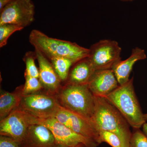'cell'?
Segmentation results:
<instances>
[{"mask_svg":"<svg viewBox=\"0 0 147 147\" xmlns=\"http://www.w3.org/2000/svg\"><path fill=\"white\" fill-rule=\"evenodd\" d=\"M26 79L23 88V95L32 94L44 90L39 78L24 75Z\"/></svg>","mask_w":147,"mask_h":147,"instance_id":"cell-19","label":"cell"},{"mask_svg":"<svg viewBox=\"0 0 147 147\" xmlns=\"http://www.w3.org/2000/svg\"><path fill=\"white\" fill-rule=\"evenodd\" d=\"M88 85L94 95L101 97L107 96L119 86L112 69L95 71Z\"/></svg>","mask_w":147,"mask_h":147,"instance_id":"cell-12","label":"cell"},{"mask_svg":"<svg viewBox=\"0 0 147 147\" xmlns=\"http://www.w3.org/2000/svg\"><path fill=\"white\" fill-rule=\"evenodd\" d=\"M61 106L56 95L44 91L23 95L18 108L37 118L55 117Z\"/></svg>","mask_w":147,"mask_h":147,"instance_id":"cell-5","label":"cell"},{"mask_svg":"<svg viewBox=\"0 0 147 147\" xmlns=\"http://www.w3.org/2000/svg\"><path fill=\"white\" fill-rule=\"evenodd\" d=\"M56 144L53 132L47 127L39 123L32 124L21 143L22 147H53Z\"/></svg>","mask_w":147,"mask_h":147,"instance_id":"cell-13","label":"cell"},{"mask_svg":"<svg viewBox=\"0 0 147 147\" xmlns=\"http://www.w3.org/2000/svg\"><path fill=\"white\" fill-rule=\"evenodd\" d=\"M55 117L72 131L101 144L98 131L91 122L61 107Z\"/></svg>","mask_w":147,"mask_h":147,"instance_id":"cell-10","label":"cell"},{"mask_svg":"<svg viewBox=\"0 0 147 147\" xmlns=\"http://www.w3.org/2000/svg\"><path fill=\"white\" fill-rule=\"evenodd\" d=\"M53 147H87L84 144H80L78 145L75 146H65V145H63L61 144H56Z\"/></svg>","mask_w":147,"mask_h":147,"instance_id":"cell-25","label":"cell"},{"mask_svg":"<svg viewBox=\"0 0 147 147\" xmlns=\"http://www.w3.org/2000/svg\"><path fill=\"white\" fill-rule=\"evenodd\" d=\"M56 96L61 107L91 122L95 97L88 84H65Z\"/></svg>","mask_w":147,"mask_h":147,"instance_id":"cell-4","label":"cell"},{"mask_svg":"<svg viewBox=\"0 0 147 147\" xmlns=\"http://www.w3.org/2000/svg\"><path fill=\"white\" fill-rule=\"evenodd\" d=\"M143 131L147 137V123L146 122L142 126Z\"/></svg>","mask_w":147,"mask_h":147,"instance_id":"cell-26","label":"cell"},{"mask_svg":"<svg viewBox=\"0 0 147 147\" xmlns=\"http://www.w3.org/2000/svg\"><path fill=\"white\" fill-rule=\"evenodd\" d=\"M101 143L105 142L112 147H122L120 139L115 133L105 130L98 131Z\"/></svg>","mask_w":147,"mask_h":147,"instance_id":"cell-21","label":"cell"},{"mask_svg":"<svg viewBox=\"0 0 147 147\" xmlns=\"http://www.w3.org/2000/svg\"><path fill=\"white\" fill-rule=\"evenodd\" d=\"M29 40L35 49L41 51L50 60L54 58L65 57L75 63L89 55V49L75 42L50 37L38 30H32Z\"/></svg>","mask_w":147,"mask_h":147,"instance_id":"cell-2","label":"cell"},{"mask_svg":"<svg viewBox=\"0 0 147 147\" xmlns=\"http://www.w3.org/2000/svg\"><path fill=\"white\" fill-rule=\"evenodd\" d=\"M119 111L131 127L140 129L146 122L134 91V77L105 97Z\"/></svg>","mask_w":147,"mask_h":147,"instance_id":"cell-3","label":"cell"},{"mask_svg":"<svg viewBox=\"0 0 147 147\" xmlns=\"http://www.w3.org/2000/svg\"><path fill=\"white\" fill-rule=\"evenodd\" d=\"M119 1L124 2H131L132 1H134V0H119Z\"/></svg>","mask_w":147,"mask_h":147,"instance_id":"cell-28","label":"cell"},{"mask_svg":"<svg viewBox=\"0 0 147 147\" xmlns=\"http://www.w3.org/2000/svg\"><path fill=\"white\" fill-rule=\"evenodd\" d=\"M14 0H0V11Z\"/></svg>","mask_w":147,"mask_h":147,"instance_id":"cell-24","label":"cell"},{"mask_svg":"<svg viewBox=\"0 0 147 147\" xmlns=\"http://www.w3.org/2000/svg\"><path fill=\"white\" fill-rule=\"evenodd\" d=\"M95 71L88 57L84 58L74 64L69 71L65 84L74 85L88 84Z\"/></svg>","mask_w":147,"mask_h":147,"instance_id":"cell-15","label":"cell"},{"mask_svg":"<svg viewBox=\"0 0 147 147\" xmlns=\"http://www.w3.org/2000/svg\"><path fill=\"white\" fill-rule=\"evenodd\" d=\"M32 123L47 127L53 132L57 144L69 146L84 144L87 147H97L99 144L89 138L74 132L59 121L55 117L37 118L32 116Z\"/></svg>","mask_w":147,"mask_h":147,"instance_id":"cell-7","label":"cell"},{"mask_svg":"<svg viewBox=\"0 0 147 147\" xmlns=\"http://www.w3.org/2000/svg\"><path fill=\"white\" fill-rule=\"evenodd\" d=\"M88 58L95 71L112 69L121 60V48L117 41L103 39L92 45Z\"/></svg>","mask_w":147,"mask_h":147,"instance_id":"cell-6","label":"cell"},{"mask_svg":"<svg viewBox=\"0 0 147 147\" xmlns=\"http://www.w3.org/2000/svg\"><path fill=\"white\" fill-rule=\"evenodd\" d=\"M35 52L39 65V79L43 90L48 93L56 95L62 86L61 81L50 60L38 49H35Z\"/></svg>","mask_w":147,"mask_h":147,"instance_id":"cell-11","label":"cell"},{"mask_svg":"<svg viewBox=\"0 0 147 147\" xmlns=\"http://www.w3.org/2000/svg\"><path fill=\"white\" fill-rule=\"evenodd\" d=\"M129 147H147V137L140 129H134Z\"/></svg>","mask_w":147,"mask_h":147,"instance_id":"cell-22","label":"cell"},{"mask_svg":"<svg viewBox=\"0 0 147 147\" xmlns=\"http://www.w3.org/2000/svg\"><path fill=\"white\" fill-rule=\"evenodd\" d=\"M35 59L36 57L35 51H29L25 54L23 58L26 65L24 75L39 78V69L36 65Z\"/></svg>","mask_w":147,"mask_h":147,"instance_id":"cell-18","label":"cell"},{"mask_svg":"<svg viewBox=\"0 0 147 147\" xmlns=\"http://www.w3.org/2000/svg\"><path fill=\"white\" fill-rule=\"evenodd\" d=\"M0 147H22L15 140L5 136H0Z\"/></svg>","mask_w":147,"mask_h":147,"instance_id":"cell-23","label":"cell"},{"mask_svg":"<svg viewBox=\"0 0 147 147\" xmlns=\"http://www.w3.org/2000/svg\"><path fill=\"white\" fill-rule=\"evenodd\" d=\"M91 122L98 131H111L118 136L122 147H129L132 132L129 125L117 108L105 97L95 96Z\"/></svg>","mask_w":147,"mask_h":147,"instance_id":"cell-1","label":"cell"},{"mask_svg":"<svg viewBox=\"0 0 147 147\" xmlns=\"http://www.w3.org/2000/svg\"><path fill=\"white\" fill-rule=\"evenodd\" d=\"M32 121V116L18 108L0 121V135L11 138L21 145Z\"/></svg>","mask_w":147,"mask_h":147,"instance_id":"cell-9","label":"cell"},{"mask_svg":"<svg viewBox=\"0 0 147 147\" xmlns=\"http://www.w3.org/2000/svg\"><path fill=\"white\" fill-rule=\"evenodd\" d=\"M0 13V25L11 24L25 28L34 21L35 5L32 0H14Z\"/></svg>","mask_w":147,"mask_h":147,"instance_id":"cell-8","label":"cell"},{"mask_svg":"<svg viewBox=\"0 0 147 147\" xmlns=\"http://www.w3.org/2000/svg\"><path fill=\"white\" fill-rule=\"evenodd\" d=\"M24 85L16 88L12 92H1L0 96V121L9 115L19 107L23 96Z\"/></svg>","mask_w":147,"mask_h":147,"instance_id":"cell-16","label":"cell"},{"mask_svg":"<svg viewBox=\"0 0 147 147\" xmlns=\"http://www.w3.org/2000/svg\"><path fill=\"white\" fill-rule=\"evenodd\" d=\"M144 50L138 47L132 49L131 55L126 59L121 60L112 68L119 85H122L128 82L134 65L139 61L146 59Z\"/></svg>","mask_w":147,"mask_h":147,"instance_id":"cell-14","label":"cell"},{"mask_svg":"<svg viewBox=\"0 0 147 147\" xmlns=\"http://www.w3.org/2000/svg\"><path fill=\"white\" fill-rule=\"evenodd\" d=\"M144 118L145 120L146 121H147V113L144 114Z\"/></svg>","mask_w":147,"mask_h":147,"instance_id":"cell-27","label":"cell"},{"mask_svg":"<svg viewBox=\"0 0 147 147\" xmlns=\"http://www.w3.org/2000/svg\"><path fill=\"white\" fill-rule=\"evenodd\" d=\"M23 27L11 24L0 25V47L5 46L9 37L17 31L22 30Z\"/></svg>","mask_w":147,"mask_h":147,"instance_id":"cell-20","label":"cell"},{"mask_svg":"<svg viewBox=\"0 0 147 147\" xmlns=\"http://www.w3.org/2000/svg\"><path fill=\"white\" fill-rule=\"evenodd\" d=\"M50 61L61 82H66L69 71L74 62L71 60L65 57L54 58Z\"/></svg>","mask_w":147,"mask_h":147,"instance_id":"cell-17","label":"cell"}]
</instances>
